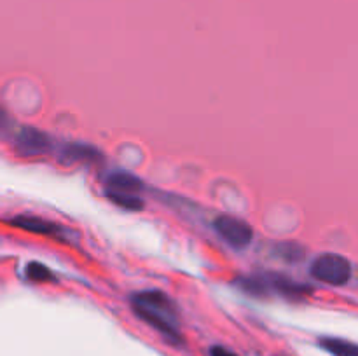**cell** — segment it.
<instances>
[{
    "mask_svg": "<svg viewBox=\"0 0 358 356\" xmlns=\"http://www.w3.org/2000/svg\"><path fill=\"white\" fill-rule=\"evenodd\" d=\"M131 309L149 327L159 332L170 344H182L180 318L173 300L159 290L138 292L131 297Z\"/></svg>",
    "mask_w": 358,
    "mask_h": 356,
    "instance_id": "cell-1",
    "label": "cell"
},
{
    "mask_svg": "<svg viewBox=\"0 0 358 356\" xmlns=\"http://www.w3.org/2000/svg\"><path fill=\"white\" fill-rule=\"evenodd\" d=\"M311 276L332 286H343L352 278V262L339 253H324L311 264Z\"/></svg>",
    "mask_w": 358,
    "mask_h": 356,
    "instance_id": "cell-2",
    "label": "cell"
},
{
    "mask_svg": "<svg viewBox=\"0 0 358 356\" xmlns=\"http://www.w3.org/2000/svg\"><path fill=\"white\" fill-rule=\"evenodd\" d=\"M213 227L219 232V236L233 248H245L254 239V229L245 220L236 218V216H219Z\"/></svg>",
    "mask_w": 358,
    "mask_h": 356,
    "instance_id": "cell-3",
    "label": "cell"
},
{
    "mask_svg": "<svg viewBox=\"0 0 358 356\" xmlns=\"http://www.w3.org/2000/svg\"><path fill=\"white\" fill-rule=\"evenodd\" d=\"M16 150L24 157L42 156V154L51 150V138L45 133L38 131L35 128H23L14 138Z\"/></svg>",
    "mask_w": 358,
    "mask_h": 356,
    "instance_id": "cell-4",
    "label": "cell"
},
{
    "mask_svg": "<svg viewBox=\"0 0 358 356\" xmlns=\"http://www.w3.org/2000/svg\"><path fill=\"white\" fill-rule=\"evenodd\" d=\"M13 227H17V229H23L27 232L31 234H41V236H52L59 237V234H63L62 227H58L56 223L48 222V220L41 218V216H31V215H17L14 218L7 220Z\"/></svg>",
    "mask_w": 358,
    "mask_h": 356,
    "instance_id": "cell-5",
    "label": "cell"
},
{
    "mask_svg": "<svg viewBox=\"0 0 358 356\" xmlns=\"http://www.w3.org/2000/svg\"><path fill=\"white\" fill-rule=\"evenodd\" d=\"M266 279H268V285L271 292L282 293L287 299H304V297H306L308 293H311V290H313L311 286L292 281V279L285 278V276L282 274H271Z\"/></svg>",
    "mask_w": 358,
    "mask_h": 356,
    "instance_id": "cell-6",
    "label": "cell"
},
{
    "mask_svg": "<svg viewBox=\"0 0 358 356\" xmlns=\"http://www.w3.org/2000/svg\"><path fill=\"white\" fill-rule=\"evenodd\" d=\"M105 184H107L108 191L114 192H128V194H138L143 191V181L140 180L136 175L128 173V171H112L105 177Z\"/></svg>",
    "mask_w": 358,
    "mask_h": 356,
    "instance_id": "cell-7",
    "label": "cell"
},
{
    "mask_svg": "<svg viewBox=\"0 0 358 356\" xmlns=\"http://www.w3.org/2000/svg\"><path fill=\"white\" fill-rule=\"evenodd\" d=\"M101 154L98 149L91 145H84V143H70V145L63 147L59 152V161L63 164H73V163H94L100 161Z\"/></svg>",
    "mask_w": 358,
    "mask_h": 356,
    "instance_id": "cell-8",
    "label": "cell"
},
{
    "mask_svg": "<svg viewBox=\"0 0 358 356\" xmlns=\"http://www.w3.org/2000/svg\"><path fill=\"white\" fill-rule=\"evenodd\" d=\"M320 348L332 356H358V348L355 342L346 341L341 337H322Z\"/></svg>",
    "mask_w": 358,
    "mask_h": 356,
    "instance_id": "cell-9",
    "label": "cell"
},
{
    "mask_svg": "<svg viewBox=\"0 0 358 356\" xmlns=\"http://www.w3.org/2000/svg\"><path fill=\"white\" fill-rule=\"evenodd\" d=\"M238 285L243 290L245 293L254 297H268L271 293L268 285V279L262 278V276H243V278L238 279Z\"/></svg>",
    "mask_w": 358,
    "mask_h": 356,
    "instance_id": "cell-10",
    "label": "cell"
},
{
    "mask_svg": "<svg viewBox=\"0 0 358 356\" xmlns=\"http://www.w3.org/2000/svg\"><path fill=\"white\" fill-rule=\"evenodd\" d=\"M108 199H110L114 205L121 206V208L129 209V212H142L145 208L142 199L138 198L136 194H128V192H114V191H107L105 192Z\"/></svg>",
    "mask_w": 358,
    "mask_h": 356,
    "instance_id": "cell-11",
    "label": "cell"
},
{
    "mask_svg": "<svg viewBox=\"0 0 358 356\" xmlns=\"http://www.w3.org/2000/svg\"><path fill=\"white\" fill-rule=\"evenodd\" d=\"M24 274L30 281L35 283H49L55 281V274L51 272V269L45 267L41 262H30V264L24 267Z\"/></svg>",
    "mask_w": 358,
    "mask_h": 356,
    "instance_id": "cell-12",
    "label": "cell"
},
{
    "mask_svg": "<svg viewBox=\"0 0 358 356\" xmlns=\"http://www.w3.org/2000/svg\"><path fill=\"white\" fill-rule=\"evenodd\" d=\"M276 253L289 262H297L304 257V248L297 243H282L276 248Z\"/></svg>",
    "mask_w": 358,
    "mask_h": 356,
    "instance_id": "cell-13",
    "label": "cell"
},
{
    "mask_svg": "<svg viewBox=\"0 0 358 356\" xmlns=\"http://www.w3.org/2000/svg\"><path fill=\"white\" fill-rule=\"evenodd\" d=\"M210 356H240V355H236V353L231 351V349L224 348V346H213V348L210 349Z\"/></svg>",
    "mask_w": 358,
    "mask_h": 356,
    "instance_id": "cell-14",
    "label": "cell"
},
{
    "mask_svg": "<svg viewBox=\"0 0 358 356\" xmlns=\"http://www.w3.org/2000/svg\"><path fill=\"white\" fill-rule=\"evenodd\" d=\"M7 126H9V119H7V114L2 110V107H0V135L6 131Z\"/></svg>",
    "mask_w": 358,
    "mask_h": 356,
    "instance_id": "cell-15",
    "label": "cell"
},
{
    "mask_svg": "<svg viewBox=\"0 0 358 356\" xmlns=\"http://www.w3.org/2000/svg\"><path fill=\"white\" fill-rule=\"evenodd\" d=\"M275 356H285V355H275Z\"/></svg>",
    "mask_w": 358,
    "mask_h": 356,
    "instance_id": "cell-16",
    "label": "cell"
}]
</instances>
